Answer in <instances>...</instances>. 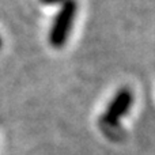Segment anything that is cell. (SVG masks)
<instances>
[{"label": "cell", "mask_w": 155, "mask_h": 155, "mask_svg": "<svg viewBox=\"0 0 155 155\" xmlns=\"http://www.w3.org/2000/svg\"><path fill=\"white\" fill-rule=\"evenodd\" d=\"M78 11L76 0H65L60 7L49 33V42L53 48H61L68 40Z\"/></svg>", "instance_id": "6da1fadb"}, {"label": "cell", "mask_w": 155, "mask_h": 155, "mask_svg": "<svg viewBox=\"0 0 155 155\" xmlns=\"http://www.w3.org/2000/svg\"><path fill=\"white\" fill-rule=\"evenodd\" d=\"M132 104H134V93L128 87L120 88L107 105L102 116V121L106 125H116L129 112Z\"/></svg>", "instance_id": "7a4b0ae2"}, {"label": "cell", "mask_w": 155, "mask_h": 155, "mask_svg": "<svg viewBox=\"0 0 155 155\" xmlns=\"http://www.w3.org/2000/svg\"><path fill=\"white\" fill-rule=\"evenodd\" d=\"M42 4H49V5H52V4H59V3H64L65 0H40Z\"/></svg>", "instance_id": "3957f363"}, {"label": "cell", "mask_w": 155, "mask_h": 155, "mask_svg": "<svg viewBox=\"0 0 155 155\" xmlns=\"http://www.w3.org/2000/svg\"><path fill=\"white\" fill-rule=\"evenodd\" d=\"M2 45H3V41H2V37H0V48H2Z\"/></svg>", "instance_id": "277c9868"}]
</instances>
